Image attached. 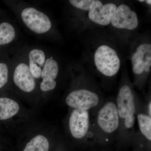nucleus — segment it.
Listing matches in <instances>:
<instances>
[{
  "label": "nucleus",
  "instance_id": "obj_1",
  "mask_svg": "<svg viewBox=\"0 0 151 151\" xmlns=\"http://www.w3.org/2000/svg\"><path fill=\"white\" fill-rule=\"evenodd\" d=\"M20 16L24 25L36 35H44L52 28V22L48 15L34 7L26 6L23 8Z\"/></svg>",
  "mask_w": 151,
  "mask_h": 151
},
{
  "label": "nucleus",
  "instance_id": "obj_2",
  "mask_svg": "<svg viewBox=\"0 0 151 151\" xmlns=\"http://www.w3.org/2000/svg\"><path fill=\"white\" fill-rule=\"evenodd\" d=\"M94 61L97 70L105 76H113L120 69L121 62L117 52L107 45L98 47L94 53Z\"/></svg>",
  "mask_w": 151,
  "mask_h": 151
},
{
  "label": "nucleus",
  "instance_id": "obj_3",
  "mask_svg": "<svg viewBox=\"0 0 151 151\" xmlns=\"http://www.w3.org/2000/svg\"><path fill=\"white\" fill-rule=\"evenodd\" d=\"M116 106L119 118L124 120L125 127L132 129L135 124L136 108L134 95L129 86L124 85L119 90Z\"/></svg>",
  "mask_w": 151,
  "mask_h": 151
},
{
  "label": "nucleus",
  "instance_id": "obj_4",
  "mask_svg": "<svg viewBox=\"0 0 151 151\" xmlns=\"http://www.w3.org/2000/svg\"><path fill=\"white\" fill-rule=\"evenodd\" d=\"M99 102V98L97 94L85 89L72 91L65 99V103L69 107L84 111H88L96 107Z\"/></svg>",
  "mask_w": 151,
  "mask_h": 151
},
{
  "label": "nucleus",
  "instance_id": "obj_5",
  "mask_svg": "<svg viewBox=\"0 0 151 151\" xmlns=\"http://www.w3.org/2000/svg\"><path fill=\"white\" fill-rule=\"evenodd\" d=\"M13 81L17 86L25 92H31L35 89V78L32 75L27 59L20 60L14 65Z\"/></svg>",
  "mask_w": 151,
  "mask_h": 151
},
{
  "label": "nucleus",
  "instance_id": "obj_6",
  "mask_svg": "<svg viewBox=\"0 0 151 151\" xmlns=\"http://www.w3.org/2000/svg\"><path fill=\"white\" fill-rule=\"evenodd\" d=\"M119 119L117 106L112 102L105 103L97 115V123L99 127L108 134L113 133L118 129Z\"/></svg>",
  "mask_w": 151,
  "mask_h": 151
},
{
  "label": "nucleus",
  "instance_id": "obj_7",
  "mask_svg": "<svg viewBox=\"0 0 151 151\" xmlns=\"http://www.w3.org/2000/svg\"><path fill=\"white\" fill-rule=\"evenodd\" d=\"M117 6L113 3L103 5L98 0H94L89 10L88 16L92 21L101 25L111 23Z\"/></svg>",
  "mask_w": 151,
  "mask_h": 151
},
{
  "label": "nucleus",
  "instance_id": "obj_8",
  "mask_svg": "<svg viewBox=\"0 0 151 151\" xmlns=\"http://www.w3.org/2000/svg\"><path fill=\"white\" fill-rule=\"evenodd\" d=\"M111 23L116 28L133 30L137 27L139 22L136 12L123 4L116 9Z\"/></svg>",
  "mask_w": 151,
  "mask_h": 151
},
{
  "label": "nucleus",
  "instance_id": "obj_9",
  "mask_svg": "<svg viewBox=\"0 0 151 151\" xmlns=\"http://www.w3.org/2000/svg\"><path fill=\"white\" fill-rule=\"evenodd\" d=\"M69 127L70 133L73 137L81 139L85 137L89 129L88 111L74 109L70 114Z\"/></svg>",
  "mask_w": 151,
  "mask_h": 151
},
{
  "label": "nucleus",
  "instance_id": "obj_10",
  "mask_svg": "<svg viewBox=\"0 0 151 151\" xmlns=\"http://www.w3.org/2000/svg\"><path fill=\"white\" fill-rule=\"evenodd\" d=\"M47 55V53L41 48H34L29 51L28 63L32 75L35 79L41 78L42 70Z\"/></svg>",
  "mask_w": 151,
  "mask_h": 151
},
{
  "label": "nucleus",
  "instance_id": "obj_11",
  "mask_svg": "<svg viewBox=\"0 0 151 151\" xmlns=\"http://www.w3.org/2000/svg\"><path fill=\"white\" fill-rule=\"evenodd\" d=\"M132 65L139 63H144L146 64V72H150L151 66V44H142L138 46L132 55Z\"/></svg>",
  "mask_w": 151,
  "mask_h": 151
},
{
  "label": "nucleus",
  "instance_id": "obj_12",
  "mask_svg": "<svg viewBox=\"0 0 151 151\" xmlns=\"http://www.w3.org/2000/svg\"><path fill=\"white\" fill-rule=\"evenodd\" d=\"M59 73V65L52 56L47 57L42 70V81H55Z\"/></svg>",
  "mask_w": 151,
  "mask_h": 151
},
{
  "label": "nucleus",
  "instance_id": "obj_13",
  "mask_svg": "<svg viewBox=\"0 0 151 151\" xmlns=\"http://www.w3.org/2000/svg\"><path fill=\"white\" fill-rule=\"evenodd\" d=\"M19 106L14 100L6 97H0V120H7L19 112Z\"/></svg>",
  "mask_w": 151,
  "mask_h": 151
},
{
  "label": "nucleus",
  "instance_id": "obj_14",
  "mask_svg": "<svg viewBox=\"0 0 151 151\" xmlns=\"http://www.w3.org/2000/svg\"><path fill=\"white\" fill-rule=\"evenodd\" d=\"M17 36L14 27L8 22L0 24V45H6L14 41Z\"/></svg>",
  "mask_w": 151,
  "mask_h": 151
},
{
  "label": "nucleus",
  "instance_id": "obj_15",
  "mask_svg": "<svg viewBox=\"0 0 151 151\" xmlns=\"http://www.w3.org/2000/svg\"><path fill=\"white\" fill-rule=\"evenodd\" d=\"M49 144L44 136L39 135L27 143L23 151H48Z\"/></svg>",
  "mask_w": 151,
  "mask_h": 151
},
{
  "label": "nucleus",
  "instance_id": "obj_16",
  "mask_svg": "<svg viewBox=\"0 0 151 151\" xmlns=\"http://www.w3.org/2000/svg\"><path fill=\"white\" fill-rule=\"evenodd\" d=\"M137 121L141 133L149 141H151V117L143 113L137 116Z\"/></svg>",
  "mask_w": 151,
  "mask_h": 151
},
{
  "label": "nucleus",
  "instance_id": "obj_17",
  "mask_svg": "<svg viewBox=\"0 0 151 151\" xmlns=\"http://www.w3.org/2000/svg\"><path fill=\"white\" fill-rule=\"evenodd\" d=\"M9 72L7 64L5 63L0 62V89L2 88L8 82Z\"/></svg>",
  "mask_w": 151,
  "mask_h": 151
},
{
  "label": "nucleus",
  "instance_id": "obj_18",
  "mask_svg": "<svg viewBox=\"0 0 151 151\" xmlns=\"http://www.w3.org/2000/svg\"><path fill=\"white\" fill-rule=\"evenodd\" d=\"M94 0H70V4L76 8L84 11H89Z\"/></svg>",
  "mask_w": 151,
  "mask_h": 151
},
{
  "label": "nucleus",
  "instance_id": "obj_19",
  "mask_svg": "<svg viewBox=\"0 0 151 151\" xmlns=\"http://www.w3.org/2000/svg\"><path fill=\"white\" fill-rule=\"evenodd\" d=\"M149 116L151 117V102L150 101L148 105Z\"/></svg>",
  "mask_w": 151,
  "mask_h": 151
},
{
  "label": "nucleus",
  "instance_id": "obj_20",
  "mask_svg": "<svg viewBox=\"0 0 151 151\" xmlns=\"http://www.w3.org/2000/svg\"><path fill=\"white\" fill-rule=\"evenodd\" d=\"M146 2L148 3L149 4L151 5V0H147V1H146Z\"/></svg>",
  "mask_w": 151,
  "mask_h": 151
}]
</instances>
